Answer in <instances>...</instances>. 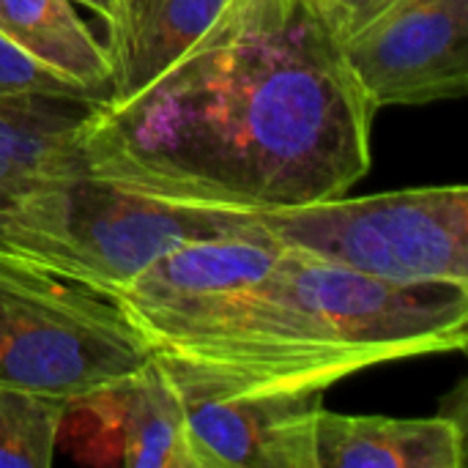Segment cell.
<instances>
[{
    "label": "cell",
    "instance_id": "cell-1",
    "mask_svg": "<svg viewBox=\"0 0 468 468\" xmlns=\"http://www.w3.org/2000/svg\"><path fill=\"white\" fill-rule=\"evenodd\" d=\"M373 115L315 0H230L143 93L101 101L82 151L148 197L271 211L346 195L370 167Z\"/></svg>",
    "mask_w": 468,
    "mask_h": 468
},
{
    "label": "cell",
    "instance_id": "cell-2",
    "mask_svg": "<svg viewBox=\"0 0 468 468\" xmlns=\"http://www.w3.org/2000/svg\"><path fill=\"white\" fill-rule=\"evenodd\" d=\"M261 233L255 211L148 197L99 178L88 159L0 208V258L110 296L181 244Z\"/></svg>",
    "mask_w": 468,
    "mask_h": 468
},
{
    "label": "cell",
    "instance_id": "cell-3",
    "mask_svg": "<svg viewBox=\"0 0 468 468\" xmlns=\"http://www.w3.org/2000/svg\"><path fill=\"white\" fill-rule=\"evenodd\" d=\"M154 354L110 293L0 258V387L80 400Z\"/></svg>",
    "mask_w": 468,
    "mask_h": 468
},
{
    "label": "cell",
    "instance_id": "cell-4",
    "mask_svg": "<svg viewBox=\"0 0 468 468\" xmlns=\"http://www.w3.org/2000/svg\"><path fill=\"white\" fill-rule=\"evenodd\" d=\"M285 250L398 282L468 285V189L420 186L255 211Z\"/></svg>",
    "mask_w": 468,
    "mask_h": 468
},
{
    "label": "cell",
    "instance_id": "cell-5",
    "mask_svg": "<svg viewBox=\"0 0 468 468\" xmlns=\"http://www.w3.org/2000/svg\"><path fill=\"white\" fill-rule=\"evenodd\" d=\"M178 392L195 468H318L321 389L263 387L156 351Z\"/></svg>",
    "mask_w": 468,
    "mask_h": 468
},
{
    "label": "cell",
    "instance_id": "cell-6",
    "mask_svg": "<svg viewBox=\"0 0 468 468\" xmlns=\"http://www.w3.org/2000/svg\"><path fill=\"white\" fill-rule=\"evenodd\" d=\"M340 55L376 110L463 96L468 0H392L340 41Z\"/></svg>",
    "mask_w": 468,
    "mask_h": 468
},
{
    "label": "cell",
    "instance_id": "cell-7",
    "mask_svg": "<svg viewBox=\"0 0 468 468\" xmlns=\"http://www.w3.org/2000/svg\"><path fill=\"white\" fill-rule=\"evenodd\" d=\"M230 0H115L107 16L110 96L126 104L178 63L222 16Z\"/></svg>",
    "mask_w": 468,
    "mask_h": 468
},
{
    "label": "cell",
    "instance_id": "cell-8",
    "mask_svg": "<svg viewBox=\"0 0 468 468\" xmlns=\"http://www.w3.org/2000/svg\"><path fill=\"white\" fill-rule=\"evenodd\" d=\"M101 99L5 96L0 99V208L44 178L85 162L82 134Z\"/></svg>",
    "mask_w": 468,
    "mask_h": 468
},
{
    "label": "cell",
    "instance_id": "cell-9",
    "mask_svg": "<svg viewBox=\"0 0 468 468\" xmlns=\"http://www.w3.org/2000/svg\"><path fill=\"white\" fill-rule=\"evenodd\" d=\"M463 422L447 414L428 420L348 417L321 411L315 436L318 468H461Z\"/></svg>",
    "mask_w": 468,
    "mask_h": 468
},
{
    "label": "cell",
    "instance_id": "cell-10",
    "mask_svg": "<svg viewBox=\"0 0 468 468\" xmlns=\"http://www.w3.org/2000/svg\"><path fill=\"white\" fill-rule=\"evenodd\" d=\"M115 425L118 463L129 468H195L184 406L154 354L140 370L90 395Z\"/></svg>",
    "mask_w": 468,
    "mask_h": 468
},
{
    "label": "cell",
    "instance_id": "cell-11",
    "mask_svg": "<svg viewBox=\"0 0 468 468\" xmlns=\"http://www.w3.org/2000/svg\"><path fill=\"white\" fill-rule=\"evenodd\" d=\"M0 33L38 63L107 101V52L74 14L71 0H0Z\"/></svg>",
    "mask_w": 468,
    "mask_h": 468
},
{
    "label": "cell",
    "instance_id": "cell-12",
    "mask_svg": "<svg viewBox=\"0 0 468 468\" xmlns=\"http://www.w3.org/2000/svg\"><path fill=\"white\" fill-rule=\"evenodd\" d=\"M69 400L0 387V468H49Z\"/></svg>",
    "mask_w": 468,
    "mask_h": 468
},
{
    "label": "cell",
    "instance_id": "cell-13",
    "mask_svg": "<svg viewBox=\"0 0 468 468\" xmlns=\"http://www.w3.org/2000/svg\"><path fill=\"white\" fill-rule=\"evenodd\" d=\"M93 96L82 85L66 80L49 66L38 63L5 33H0V99L5 96ZM96 99V96H93Z\"/></svg>",
    "mask_w": 468,
    "mask_h": 468
},
{
    "label": "cell",
    "instance_id": "cell-14",
    "mask_svg": "<svg viewBox=\"0 0 468 468\" xmlns=\"http://www.w3.org/2000/svg\"><path fill=\"white\" fill-rule=\"evenodd\" d=\"M389 3L392 0H315V5L321 8L337 41L354 36L373 16H378Z\"/></svg>",
    "mask_w": 468,
    "mask_h": 468
},
{
    "label": "cell",
    "instance_id": "cell-15",
    "mask_svg": "<svg viewBox=\"0 0 468 468\" xmlns=\"http://www.w3.org/2000/svg\"><path fill=\"white\" fill-rule=\"evenodd\" d=\"M71 3H82V5L93 8L96 14H101V16L107 19V16H110V11H112V3H115V0H71Z\"/></svg>",
    "mask_w": 468,
    "mask_h": 468
}]
</instances>
